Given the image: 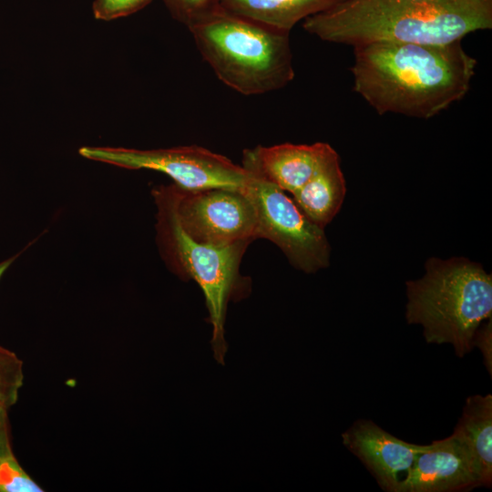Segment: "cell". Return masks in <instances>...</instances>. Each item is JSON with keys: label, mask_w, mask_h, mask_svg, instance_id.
<instances>
[{"label": "cell", "mask_w": 492, "mask_h": 492, "mask_svg": "<svg viewBox=\"0 0 492 492\" xmlns=\"http://www.w3.org/2000/svg\"><path fill=\"white\" fill-rule=\"evenodd\" d=\"M354 89L379 115L429 118L461 100L477 60L461 41L374 42L354 47Z\"/></svg>", "instance_id": "6da1fadb"}, {"label": "cell", "mask_w": 492, "mask_h": 492, "mask_svg": "<svg viewBox=\"0 0 492 492\" xmlns=\"http://www.w3.org/2000/svg\"><path fill=\"white\" fill-rule=\"evenodd\" d=\"M318 38L354 47L374 42L448 44L492 27V0H342L303 20Z\"/></svg>", "instance_id": "7a4b0ae2"}, {"label": "cell", "mask_w": 492, "mask_h": 492, "mask_svg": "<svg viewBox=\"0 0 492 492\" xmlns=\"http://www.w3.org/2000/svg\"><path fill=\"white\" fill-rule=\"evenodd\" d=\"M217 77L244 96L279 90L294 77L290 32L218 5L187 26Z\"/></svg>", "instance_id": "3957f363"}, {"label": "cell", "mask_w": 492, "mask_h": 492, "mask_svg": "<svg viewBox=\"0 0 492 492\" xmlns=\"http://www.w3.org/2000/svg\"><path fill=\"white\" fill-rule=\"evenodd\" d=\"M425 275L406 282L405 318L423 327L427 343L453 346L457 357L472 351L478 326L492 317V276L463 257L425 262Z\"/></svg>", "instance_id": "277c9868"}, {"label": "cell", "mask_w": 492, "mask_h": 492, "mask_svg": "<svg viewBox=\"0 0 492 492\" xmlns=\"http://www.w3.org/2000/svg\"><path fill=\"white\" fill-rule=\"evenodd\" d=\"M157 205V238L165 259L180 275L193 279L201 288L212 326L210 344L214 359L225 364L228 345L225 320L228 302L241 297L238 268L250 241L214 247L193 240L181 227L176 212L175 185L152 191Z\"/></svg>", "instance_id": "5b68a950"}, {"label": "cell", "mask_w": 492, "mask_h": 492, "mask_svg": "<svg viewBox=\"0 0 492 492\" xmlns=\"http://www.w3.org/2000/svg\"><path fill=\"white\" fill-rule=\"evenodd\" d=\"M242 168L246 173L242 192L255 211L257 237L274 242L291 263L304 272L328 267L330 245L323 229L262 175L249 149L243 151Z\"/></svg>", "instance_id": "8992f818"}, {"label": "cell", "mask_w": 492, "mask_h": 492, "mask_svg": "<svg viewBox=\"0 0 492 492\" xmlns=\"http://www.w3.org/2000/svg\"><path fill=\"white\" fill-rule=\"evenodd\" d=\"M83 158L127 169H152L169 176L186 190L226 189L242 191L246 173L242 166L200 146L158 149L84 146Z\"/></svg>", "instance_id": "52a82bcc"}, {"label": "cell", "mask_w": 492, "mask_h": 492, "mask_svg": "<svg viewBox=\"0 0 492 492\" xmlns=\"http://www.w3.org/2000/svg\"><path fill=\"white\" fill-rule=\"evenodd\" d=\"M175 197L181 227L200 243L222 248L258 238L255 211L242 191L186 190L175 184Z\"/></svg>", "instance_id": "ba28073f"}, {"label": "cell", "mask_w": 492, "mask_h": 492, "mask_svg": "<svg viewBox=\"0 0 492 492\" xmlns=\"http://www.w3.org/2000/svg\"><path fill=\"white\" fill-rule=\"evenodd\" d=\"M483 487L480 470L454 434L425 445L398 492H466Z\"/></svg>", "instance_id": "9c48e42d"}, {"label": "cell", "mask_w": 492, "mask_h": 492, "mask_svg": "<svg viewBox=\"0 0 492 492\" xmlns=\"http://www.w3.org/2000/svg\"><path fill=\"white\" fill-rule=\"evenodd\" d=\"M342 440L386 492H398L425 446L405 442L367 419L354 422L342 434Z\"/></svg>", "instance_id": "30bf717a"}, {"label": "cell", "mask_w": 492, "mask_h": 492, "mask_svg": "<svg viewBox=\"0 0 492 492\" xmlns=\"http://www.w3.org/2000/svg\"><path fill=\"white\" fill-rule=\"evenodd\" d=\"M333 149L328 143L316 142L258 146L249 151L266 179L293 194L308 182Z\"/></svg>", "instance_id": "8fae6325"}, {"label": "cell", "mask_w": 492, "mask_h": 492, "mask_svg": "<svg viewBox=\"0 0 492 492\" xmlns=\"http://www.w3.org/2000/svg\"><path fill=\"white\" fill-rule=\"evenodd\" d=\"M345 193L339 155L333 149L308 182L292 197L302 213L323 229L340 210Z\"/></svg>", "instance_id": "7c38bea8"}, {"label": "cell", "mask_w": 492, "mask_h": 492, "mask_svg": "<svg viewBox=\"0 0 492 492\" xmlns=\"http://www.w3.org/2000/svg\"><path fill=\"white\" fill-rule=\"evenodd\" d=\"M454 434L474 457L481 473L483 487L492 485V395H474L466 398Z\"/></svg>", "instance_id": "4fadbf2b"}, {"label": "cell", "mask_w": 492, "mask_h": 492, "mask_svg": "<svg viewBox=\"0 0 492 492\" xmlns=\"http://www.w3.org/2000/svg\"><path fill=\"white\" fill-rule=\"evenodd\" d=\"M342 0H218L219 5L237 15L290 32L301 20Z\"/></svg>", "instance_id": "5bb4252c"}, {"label": "cell", "mask_w": 492, "mask_h": 492, "mask_svg": "<svg viewBox=\"0 0 492 492\" xmlns=\"http://www.w3.org/2000/svg\"><path fill=\"white\" fill-rule=\"evenodd\" d=\"M23 382V362L15 353L0 346V405L13 406Z\"/></svg>", "instance_id": "9a60e30c"}, {"label": "cell", "mask_w": 492, "mask_h": 492, "mask_svg": "<svg viewBox=\"0 0 492 492\" xmlns=\"http://www.w3.org/2000/svg\"><path fill=\"white\" fill-rule=\"evenodd\" d=\"M42 491V487L23 469L14 455L0 459V492Z\"/></svg>", "instance_id": "2e32d148"}, {"label": "cell", "mask_w": 492, "mask_h": 492, "mask_svg": "<svg viewBox=\"0 0 492 492\" xmlns=\"http://www.w3.org/2000/svg\"><path fill=\"white\" fill-rule=\"evenodd\" d=\"M172 16L186 26L219 5L218 0H163Z\"/></svg>", "instance_id": "e0dca14e"}, {"label": "cell", "mask_w": 492, "mask_h": 492, "mask_svg": "<svg viewBox=\"0 0 492 492\" xmlns=\"http://www.w3.org/2000/svg\"><path fill=\"white\" fill-rule=\"evenodd\" d=\"M153 0H95L93 14L98 20L109 21L131 15Z\"/></svg>", "instance_id": "ac0fdd59"}, {"label": "cell", "mask_w": 492, "mask_h": 492, "mask_svg": "<svg viewBox=\"0 0 492 492\" xmlns=\"http://www.w3.org/2000/svg\"><path fill=\"white\" fill-rule=\"evenodd\" d=\"M473 347L482 354L485 367L492 375V317L484 321L477 329L473 338Z\"/></svg>", "instance_id": "d6986e66"}, {"label": "cell", "mask_w": 492, "mask_h": 492, "mask_svg": "<svg viewBox=\"0 0 492 492\" xmlns=\"http://www.w3.org/2000/svg\"><path fill=\"white\" fill-rule=\"evenodd\" d=\"M8 409L6 406L0 405V459L14 455L10 438Z\"/></svg>", "instance_id": "ffe728a7"}, {"label": "cell", "mask_w": 492, "mask_h": 492, "mask_svg": "<svg viewBox=\"0 0 492 492\" xmlns=\"http://www.w3.org/2000/svg\"><path fill=\"white\" fill-rule=\"evenodd\" d=\"M27 248V247H26ZM26 248H25L23 251L18 252L17 254L12 256L11 258H8L3 261L0 262V279L3 276V274L6 272V270L10 267V265L16 260V258L22 253Z\"/></svg>", "instance_id": "44dd1931"}]
</instances>
